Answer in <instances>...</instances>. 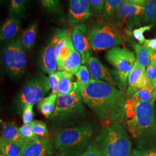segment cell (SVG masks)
<instances>
[{
  "mask_svg": "<svg viewBox=\"0 0 156 156\" xmlns=\"http://www.w3.org/2000/svg\"><path fill=\"white\" fill-rule=\"evenodd\" d=\"M102 156H129L131 142L124 127L115 123L105 128L95 140Z\"/></svg>",
  "mask_w": 156,
  "mask_h": 156,
  "instance_id": "cell-3",
  "label": "cell"
},
{
  "mask_svg": "<svg viewBox=\"0 0 156 156\" xmlns=\"http://www.w3.org/2000/svg\"><path fill=\"white\" fill-rule=\"evenodd\" d=\"M105 0H90V9L91 13L101 14L102 13L103 6Z\"/></svg>",
  "mask_w": 156,
  "mask_h": 156,
  "instance_id": "cell-37",
  "label": "cell"
},
{
  "mask_svg": "<svg viewBox=\"0 0 156 156\" xmlns=\"http://www.w3.org/2000/svg\"><path fill=\"white\" fill-rule=\"evenodd\" d=\"M58 38L59 35L57 30L50 38L42 53L41 66L42 70L49 75L56 73L57 69L56 47Z\"/></svg>",
  "mask_w": 156,
  "mask_h": 156,
  "instance_id": "cell-11",
  "label": "cell"
},
{
  "mask_svg": "<svg viewBox=\"0 0 156 156\" xmlns=\"http://www.w3.org/2000/svg\"><path fill=\"white\" fill-rule=\"evenodd\" d=\"M1 61L11 78H19L25 73L27 59L20 39H12L4 46L2 50Z\"/></svg>",
  "mask_w": 156,
  "mask_h": 156,
  "instance_id": "cell-7",
  "label": "cell"
},
{
  "mask_svg": "<svg viewBox=\"0 0 156 156\" xmlns=\"http://www.w3.org/2000/svg\"><path fill=\"white\" fill-rule=\"evenodd\" d=\"M82 62V56L75 49L69 56L57 65V69L58 71H66L73 75L78 72Z\"/></svg>",
  "mask_w": 156,
  "mask_h": 156,
  "instance_id": "cell-18",
  "label": "cell"
},
{
  "mask_svg": "<svg viewBox=\"0 0 156 156\" xmlns=\"http://www.w3.org/2000/svg\"><path fill=\"white\" fill-rule=\"evenodd\" d=\"M50 89L48 78L38 76L28 80L17 93L13 103L16 112L23 111L26 105H32L42 100Z\"/></svg>",
  "mask_w": 156,
  "mask_h": 156,
  "instance_id": "cell-6",
  "label": "cell"
},
{
  "mask_svg": "<svg viewBox=\"0 0 156 156\" xmlns=\"http://www.w3.org/2000/svg\"><path fill=\"white\" fill-rule=\"evenodd\" d=\"M53 147L48 139L34 140L25 146L21 156H50Z\"/></svg>",
  "mask_w": 156,
  "mask_h": 156,
  "instance_id": "cell-16",
  "label": "cell"
},
{
  "mask_svg": "<svg viewBox=\"0 0 156 156\" xmlns=\"http://www.w3.org/2000/svg\"><path fill=\"white\" fill-rule=\"evenodd\" d=\"M1 1H2V0H1Z\"/></svg>",
  "mask_w": 156,
  "mask_h": 156,
  "instance_id": "cell-51",
  "label": "cell"
},
{
  "mask_svg": "<svg viewBox=\"0 0 156 156\" xmlns=\"http://www.w3.org/2000/svg\"><path fill=\"white\" fill-rule=\"evenodd\" d=\"M79 92L76 88L67 94H57L55 109L50 117V119L63 120L73 116L82 115L84 108Z\"/></svg>",
  "mask_w": 156,
  "mask_h": 156,
  "instance_id": "cell-8",
  "label": "cell"
},
{
  "mask_svg": "<svg viewBox=\"0 0 156 156\" xmlns=\"http://www.w3.org/2000/svg\"><path fill=\"white\" fill-rule=\"evenodd\" d=\"M41 1L43 8L50 13H56L60 9V0H41Z\"/></svg>",
  "mask_w": 156,
  "mask_h": 156,
  "instance_id": "cell-32",
  "label": "cell"
},
{
  "mask_svg": "<svg viewBox=\"0 0 156 156\" xmlns=\"http://www.w3.org/2000/svg\"><path fill=\"white\" fill-rule=\"evenodd\" d=\"M19 130L23 136L27 140H34L38 139V136L33 132L30 124H23L22 127L19 128Z\"/></svg>",
  "mask_w": 156,
  "mask_h": 156,
  "instance_id": "cell-34",
  "label": "cell"
},
{
  "mask_svg": "<svg viewBox=\"0 0 156 156\" xmlns=\"http://www.w3.org/2000/svg\"><path fill=\"white\" fill-rule=\"evenodd\" d=\"M154 101L140 102L130 98L125 102L127 127L135 140L142 141L156 136V113Z\"/></svg>",
  "mask_w": 156,
  "mask_h": 156,
  "instance_id": "cell-2",
  "label": "cell"
},
{
  "mask_svg": "<svg viewBox=\"0 0 156 156\" xmlns=\"http://www.w3.org/2000/svg\"><path fill=\"white\" fill-rule=\"evenodd\" d=\"M129 156H133V155H131V154H130V155H129Z\"/></svg>",
  "mask_w": 156,
  "mask_h": 156,
  "instance_id": "cell-49",
  "label": "cell"
},
{
  "mask_svg": "<svg viewBox=\"0 0 156 156\" xmlns=\"http://www.w3.org/2000/svg\"><path fill=\"white\" fill-rule=\"evenodd\" d=\"M59 38L56 47V59L57 65L60 64L75 50L72 35L69 30L58 29Z\"/></svg>",
  "mask_w": 156,
  "mask_h": 156,
  "instance_id": "cell-15",
  "label": "cell"
},
{
  "mask_svg": "<svg viewBox=\"0 0 156 156\" xmlns=\"http://www.w3.org/2000/svg\"><path fill=\"white\" fill-rule=\"evenodd\" d=\"M123 0H105L102 14L104 17L112 16L116 13L118 6Z\"/></svg>",
  "mask_w": 156,
  "mask_h": 156,
  "instance_id": "cell-29",
  "label": "cell"
},
{
  "mask_svg": "<svg viewBox=\"0 0 156 156\" xmlns=\"http://www.w3.org/2000/svg\"><path fill=\"white\" fill-rule=\"evenodd\" d=\"M1 140L19 142L22 144H28L31 140L24 138L19 132L16 126L11 122L2 124L1 131Z\"/></svg>",
  "mask_w": 156,
  "mask_h": 156,
  "instance_id": "cell-17",
  "label": "cell"
},
{
  "mask_svg": "<svg viewBox=\"0 0 156 156\" xmlns=\"http://www.w3.org/2000/svg\"><path fill=\"white\" fill-rule=\"evenodd\" d=\"M134 49L136 56V62L141 67L146 68L150 63L151 50L144 45L134 44Z\"/></svg>",
  "mask_w": 156,
  "mask_h": 156,
  "instance_id": "cell-26",
  "label": "cell"
},
{
  "mask_svg": "<svg viewBox=\"0 0 156 156\" xmlns=\"http://www.w3.org/2000/svg\"><path fill=\"white\" fill-rule=\"evenodd\" d=\"M0 156H7L5 155V154H2V153H1V154H0Z\"/></svg>",
  "mask_w": 156,
  "mask_h": 156,
  "instance_id": "cell-47",
  "label": "cell"
},
{
  "mask_svg": "<svg viewBox=\"0 0 156 156\" xmlns=\"http://www.w3.org/2000/svg\"><path fill=\"white\" fill-rule=\"evenodd\" d=\"M144 6L123 2L118 6L116 13L119 19H126L143 14Z\"/></svg>",
  "mask_w": 156,
  "mask_h": 156,
  "instance_id": "cell-20",
  "label": "cell"
},
{
  "mask_svg": "<svg viewBox=\"0 0 156 156\" xmlns=\"http://www.w3.org/2000/svg\"><path fill=\"white\" fill-rule=\"evenodd\" d=\"M59 80L60 78L57 72L49 75L48 77V83L50 89H51V93L58 94Z\"/></svg>",
  "mask_w": 156,
  "mask_h": 156,
  "instance_id": "cell-36",
  "label": "cell"
},
{
  "mask_svg": "<svg viewBox=\"0 0 156 156\" xmlns=\"http://www.w3.org/2000/svg\"><path fill=\"white\" fill-rule=\"evenodd\" d=\"M57 73L60 78L58 94H67L72 92L75 87V82H72L73 74L63 71Z\"/></svg>",
  "mask_w": 156,
  "mask_h": 156,
  "instance_id": "cell-22",
  "label": "cell"
},
{
  "mask_svg": "<svg viewBox=\"0 0 156 156\" xmlns=\"http://www.w3.org/2000/svg\"><path fill=\"white\" fill-rule=\"evenodd\" d=\"M146 72L147 77L149 78L151 81H153L156 79V67L152 64L151 63H149L147 68L146 69Z\"/></svg>",
  "mask_w": 156,
  "mask_h": 156,
  "instance_id": "cell-40",
  "label": "cell"
},
{
  "mask_svg": "<svg viewBox=\"0 0 156 156\" xmlns=\"http://www.w3.org/2000/svg\"><path fill=\"white\" fill-rule=\"evenodd\" d=\"M83 153L57 151L55 156H82Z\"/></svg>",
  "mask_w": 156,
  "mask_h": 156,
  "instance_id": "cell-42",
  "label": "cell"
},
{
  "mask_svg": "<svg viewBox=\"0 0 156 156\" xmlns=\"http://www.w3.org/2000/svg\"><path fill=\"white\" fill-rule=\"evenodd\" d=\"M123 2H127L129 4H136L144 6L146 4V1L145 0H123Z\"/></svg>",
  "mask_w": 156,
  "mask_h": 156,
  "instance_id": "cell-43",
  "label": "cell"
},
{
  "mask_svg": "<svg viewBox=\"0 0 156 156\" xmlns=\"http://www.w3.org/2000/svg\"><path fill=\"white\" fill-rule=\"evenodd\" d=\"M150 62L156 67V50L151 51L150 55Z\"/></svg>",
  "mask_w": 156,
  "mask_h": 156,
  "instance_id": "cell-44",
  "label": "cell"
},
{
  "mask_svg": "<svg viewBox=\"0 0 156 156\" xmlns=\"http://www.w3.org/2000/svg\"><path fill=\"white\" fill-rule=\"evenodd\" d=\"M128 83V88L127 91L128 95H133L139 90L153 84L152 82L147 76L146 68L141 67L136 61L129 74Z\"/></svg>",
  "mask_w": 156,
  "mask_h": 156,
  "instance_id": "cell-12",
  "label": "cell"
},
{
  "mask_svg": "<svg viewBox=\"0 0 156 156\" xmlns=\"http://www.w3.org/2000/svg\"><path fill=\"white\" fill-rule=\"evenodd\" d=\"M34 116L33 105H26L22 111L23 122L24 124H28L33 121Z\"/></svg>",
  "mask_w": 156,
  "mask_h": 156,
  "instance_id": "cell-35",
  "label": "cell"
},
{
  "mask_svg": "<svg viewBox=\"0 0 156 156\" xmlns=\"http://www.w3.org/2000/svg\"><path fill=\"white\" fill-rule=\"evenodd\" d=\"M152 83H153V90L156 89V79L155 80H154L153 81H152Z\"/></svg>",
  "mask_w": 156,
  "mask_h": 156,
  "instance_id": "cell-46",
  "label": "cell"
},
{
  "mask_svg": "<svg viewBox=\"0 0 156 156\" xmlns=\"http://www.w3.org/2000/svg\"><path fill=\"white\" fill-rule=\"evenodd\" d=\"M143 20L146 23H156V0H149L146 2Z\"/></svg>",
  "mask_w": 156,
  "mask_h": 156,
  "instance_id": "cell-27",
  "label": "cell"
},
{
  "mask_svg": "<svg viewBox=\"0 0 156 156\" xmlns=\"http://www.w3.org/2000/svg\"><path fill=\"white\" fill-rule=\"evenodd\" d=\"M91 79L102 80L117 86L122 89V84L117 83L116 78L113 77L111 72L97 58L91 57L87 62Z\"/></svg>",
  "mask_w": 156,
  "mask_h": 156,
  "instance_id": "cell-14",
  "label": "cell"
},
{
  "mask_svg": "<svg viewBox=\"0 0 156 156\" xmlns=\"http://www.w3.org/2000/svg\"><path fill=\"white\" fill-rule=\"evenodd\" d=\"M37 24L33 23L29 26L23 33L21 41L23 46L30 50L33 48L35 44L37 35Z\"/></svg>",
  "mask_w": 156,
  "mask_h": 156,
  "instance_id": "cell-24",
  "label": "cell"
},
{
  "mask_svg": "<svg viewBox=\"0 0 156 156\" xmlns=\"http://www.w3.org/2000/svg\"><path fill=\"white\" fill-rule=\"evenodd\" d=\"M87 28L84 23L76 24L73 29L72 40L75 50L82 56V64H87L91 57L89 42L87 35Z\"/></svg>",
  "mask_w": 156,
  "mask_h": 156,
  "instance_id": "cell-10",
  "label": "cell"
},
{
  "mask_svg": "<svg viewBox=\"0 0 156 156\" xmlns=\"http://www.w3.org/2000/svg\"><path fill=\"white\" fill-rule=\"evenodd\" d=\"M57 94L51 93L49 96L40 101L38 104L39 111L46 118L51 116L55 109Z\"/></svg>",
  "mask_w": 156,
  "mask_h": 156,
  "instance_id": "cell-23",
  "label": "cell"
},
{
  "mask_svg": "<svg viewBox=\"0 0 156 156\" xmlns=\"http://www.w3.org/2000/svg\"><path fill=\"white\" fill-rule=\"evenodd\" d=\"M144 46L148 48L151 51L156 50V38L146 39Z\"/></svg>",
  "mask_w": 156,
  "mask_h": 156,
  "instance_id": "cell-41",
  "label": "cell"
},
{
  "mask_svg": "<svg viewBox=\"0 0 156 156\" xmlns=\"http://www.w3.org/2000/svg\"><path fill=\"white\" fill-rule=\"evenodd\" d=\"M153 91V84H151L147 87L139 90L132 95L131 98L140 102H151L154 101L152 96Z\"/></svg>",
  "mask_w": 156,
  "mask_h": 156,
  "instance_id": "cell-28",
  "label": "cell"
},
{
  "mask_svg": "<svg viewBox=\"0 0 156 156\" xmlns=\"http://www.w3.org/2000/svg\"><path fill=\"white\" fill-rule=\"evenodd\" d=\"M31 129L34 134L38 136H45L48 134V130L44 122L34 120L30 123Z\"/></svg>",
  "mask_w": 156,
  "mask_h": 156,
  "instance_id": "cell-31",
  "label": "cell"
},
{
  "mask_svg": "<svg viewBox=\"0 0 156 156\" xmlns=\"http://www.w3.org/2000/svg\"><path fill=\"white\" fill-rule=\"evenodd\" d=\"M92 134L93 130L89 124L62 129L56 135L55 147L57 151L83 153Z\"/></svg>",
  "mask_w": 156,
  "mask_h": 156,
  "instance_id": "cell-4",
  "label": "cell"
},
{
  "mask_svg": "<svg viewBox=\"0 0 156 156\" xmlns=\"http://www.w3.org/2000/svg\"><path fill=\"white\" fill-rule=\"evenodd\" d=\"M152 96H153V98L154 99V100H156V89L153 90V93H152Z\"/></svg>",
  "mask_w": 156,
  "mask_h": 156,
  "instance_id": "cell-45",
  "label": "cell"
},
{
  "mask_svg": "<svg viewBox=\"0 0 156 156\" xmlns=\"http://www.w3.org/2000/svg\"><path fill=\"white\" fill-rule=\"evenodd\" d=\"M145 1H146V2H147V1H149V0H145Z\"/></svg>",
  "mask_w": 156,
  "mask_h": 156,
  "instance_id": "cell-48",
  "label": "cell"
},
{
  "mask_svg": "<svg viewBox=\"0 0 156 156\" xmlns=\"http://www.w3.org/2000/svg\"><path fill=\"white\" fill-rule=\"evenodd\" d=\"M91 14L90 0H69L68 20L71 24H80Z\"/></svg>",
  "mask_w": 156,
  "mask_h": 156,
  "instance_id": "cell-13",
  "label": "cell"
},
{
  "mask_svg": "<svg viewBox=\"0 0 156 156\" xmlns=\"http://www.w3.org/2000/svg\"></svg>",
  "mask_w": 156,
  "mask_h": 156,
  "instance_id": "cell-50",
  "label": "cell"
},
{
  "mask_svg": "<svg viewBox=\"0 0 156 156\" xmlns=\"http://www.w3.org/2000/svg\"><path fill=\"white\" fill-rule=\"evenodd\" d=\"M20 22L15 17L8 18L4 22L0 33L1 41H5L12 39L20 31Z\"/></svg>",
  "mask_w": 156,
  "mask_h": 156,
  "instance_id": "cell-19",
  "label": "cell"
},
{
  "mask_svg": "<svg viewBox=\"0 0 156 156\" xmlns=\"http://www.w3.org/2000/svg\"><path fill=\"white\" fill-rule=\"evenodd\" d=\"M79 94L82 101L102 120H115L124 113L123 91L105 81L91 79Z\"/></svg>",
  "mask_w": 156,
  "mask_h": 156,
  "instance_id": "cell-1",
  "label": "cell"
},
{
  "mask_svg": "<svg viewBox=\"0 0 156 156\" xmlns=\"http://www.w3.org/2000/svg\"><path fill=\"white\" fill-rule=\"evenodd\" d=\"M87 38L90 49L102 51L112 49L125 42V38L113 24L103 22L88 30Z\"/></svg>",
  "mask_w": 156,
  "mask_h": 156,
  "instance_id": "cell-5",
  "label": "cell"
},
{
  "mask_svg": "<svg viewBox=\"0 0 156 156\" xmlns=\"http://www.w3.org/2000/svg\"><path fill=\"white\" fill-rule=\"evenodd\" d=\"M134 156H156V147L146 150L133 151Z\"/></svg>",
  "mask_w": 156,
  "mask_h": 156,
  "instance_id": "cell-38",
  "label": "cell"
},
{
  "mask_svg": "<svg viewBox=\"0 0 156 156\" xmlns=\"http://www.w3.org/2000/svg\"><path fill=\"white\" fill-rule=\"evenodd\" d=\"M106 58L114 67L121 83L125 86L129 74L136 61L134 52L124 48L116 46L107 51Z\"/></svg>",
  "mask_w": 156,
  "mask_h": 156,
  "instance_id": "cell-9",
  "label": "cell"
},
{
  "mask_svg": "<svg viewBox=\"0 0 156 156\" xmlns=\"http://www.w3.org/2000/svg\"><path fill=\"white\" fill-rule=\"evenodd\" d=\"M154 26V24H151L149 26H145L139 28L135 29L133 31V35L135 39L138 41L139 44L142 45L144 44L146 39L144 34L145 31L150 30Z\"/></svg>",
  "mask_w": 156,
  "mask_h": 156,
  "instance_id": "cell-33",
  "label": "cell"
},
{
  "mask_svg": "<svg viewBox=\"0 0 156 156\" xmlns=\"http://www.w3.org/2000/svg\"><path fill=\"white\" fill-rule=\"evenodd\" d=\"M82 156H102V155L95 146L89 145L82 153Z\"/></svg>",
  "mask_w": 156,
  "mask_h": 156,
  "instance_id": "cell-39",
  "label": "cell"
},
{
  "mask_svg": "<svg viewBox=\"0 0 156 156\" xmlns=\"http://www.w3.org/2000/svg\"><path fill=\"white\" fill-rule=\"evenodd\" d=\"M28 0H11L9 12L13 16L21 15L25 11Z\"/></svg>",
  "mask_w": 156,
  "mask_h": 156,
  "instance_id": "cell-30",
  "label": "cell"
},
{
  "mask_svg": "<svg viewBox=\"0 0 156 156\" xmlns=\"http://www.w3.org/2000/svg\"><path fill=\"white\" fill-rule=\"evenodd\" d=\"M27 144L1 140L0 151L7 156H21Z\"/></svg>",
  "mask_w": 156,
  "mask_h": 156,
  "instance_id": "cell-21",
  "label": "cell"
},
{
  "mask_svg": "<svg viewBox=\"0 0 156 156\" xmlns=\"http://www.w3.org/2000/svg\"><path fill=\"white\" fill-rule=\"evenodd\" d=\"M77 78L76 88L79 92L88 85L91 80V76L89 69L85 66H81L78 72L75 74Z\"/></svg>",
  "mask_w": 156,
  "mask_h": 156,
  "instance_id": "cell-25",
  "label": "cell"
}]
</instances>
